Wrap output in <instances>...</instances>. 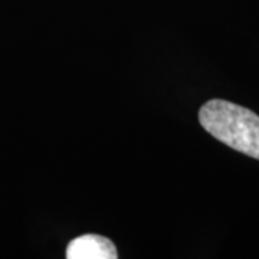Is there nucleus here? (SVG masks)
<instances>
[{"mask_svg":"<svg viewBox=\"0 0 259 259\" xmlns=\"http://www.w3.org/2000/svg\"><path fill=\"white\" fill-rule=\"evenodd\" d=\"M199 122L212 137L259 160V115L238 104L210 100L199 110Z\"/></svg>","mask_w":259,"mask_h":259,"instance_id":"f257e3e1","label":"nucleus"},{"mask_svg":"<svg viewBox=\"0 0 259 259\" xmlns=\"http://www.w3.org/2000/svg\"><path fill=\"white\" fill-rule=\"evenodd\" d=\"M68 259H115L117 248L111 239L101 235H83L69 242L66 248Z\"/></svg>","mask_w":259,"mask_h":259,"instance_id":"f03ea898","label":"nucleus"}]
</instances>
